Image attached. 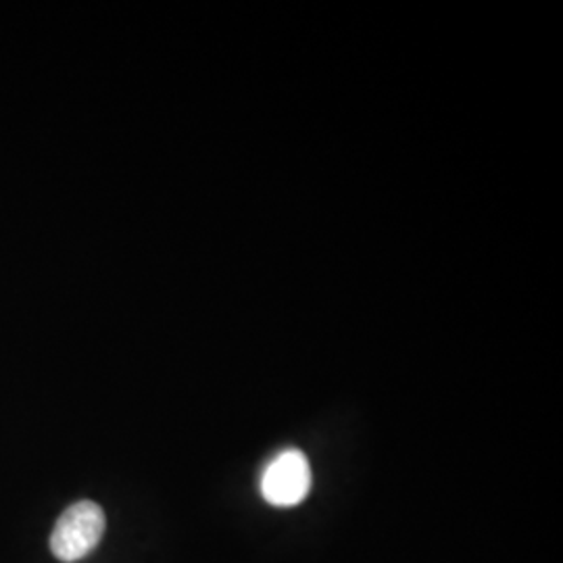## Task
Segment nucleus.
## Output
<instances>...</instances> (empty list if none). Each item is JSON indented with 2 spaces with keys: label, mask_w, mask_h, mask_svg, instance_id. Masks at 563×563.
Listing matches in <instances>:
<instances>
[{
  "label": "nucleus",
  "mask_w": 563,
  "mask_h": 563,
  "mask_svg": "<svg viewBox=\"0 0 563 563\" xmlns=\"http://www.w3.org/2000/svg\"><path fill=\"white\" fill-rule=\"evenodd\" d=\"M311 488V467L299 449H286L263 470L262 493L267 504L292 507L301 504Z\"/></svg>",
  "instance_id": "f03ea898"
},
{
  "label": "nucleus",
  "mask_w": 563,
  "mask_h": 563,
  "mask_svg": "<svg viewBox=\"0 0 563 563\" xmlns=\"http://www.w3.org/2000/svg\"><path fill=\"white\" fill-rule=\"evenodd\" d=\"M104 511L92 501H80L63 511L51 537V549L60 562H80L90 555L104 534Z\"/></svg>",
  "instance_id": "f257e3e1"
}]
</instances>
